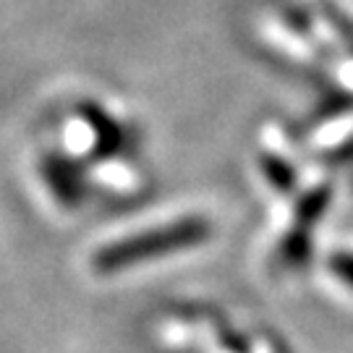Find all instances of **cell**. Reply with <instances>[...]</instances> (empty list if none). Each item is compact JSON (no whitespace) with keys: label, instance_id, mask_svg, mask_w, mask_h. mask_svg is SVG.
<instances>
[{"label":"cell","instance_id":"6da1fadb","mask_svg":"<svg viewBox=\"0 0 353 353\" xmlns=\"http://www.w3.org/2000/svg\"><path fill=\"white\" fill-rule=\"evenodd\" d=\"M210 236V225L202 217H181L176 223L152 228L147 233L139 236H128V239L113 241L108 246H102L94 254L92 265L100 275H113L118 270L141 265V262H152L168 254H176L181 249H189L202 243Z\"/></svg>","mask_w":353,"mask_h":353},{"label":"cell","instance_id":"7a4b0ae2","mask_svg":"<svg viewBox=\"0 0 353 353\" xmlns=\"http://www.w3.org/2000/svg\"><path fill=\"white\" fill-rule=\"evenodd\" d=\"M42 176L50 186L52 196L65 207H74L84 199V178L81 168L63 154H48L42 160Z\"/></svg>","mask_w":353,"mask_h":353},{"label":"cell","instance_id":"3957f363","mask_svg":"<svg viewBox=\"0 0 353 353\" xmlns=\"http://www.w3.org/2000/svg\"><path fill=\"white\" fill-rule=\"evenodd\" d=\"M79 115L87 121L89 131L94 134V152L97 154L108 157V154L121 150V144L126 141V137H123L121 126L105 110H100L94 102H84V108H79Z\"/></svg>","mask_w":353,"mask_h":353},{"label":"cell","instance_id":"277c9868","mask_svg":"<svg viewBox=\"0 0 353 353\" xmlns=\"http://www.w3.org/2000/svg\"><path fill=\"white\" fill-rule=\"evenodd\" d=\"M330 270L335 272V278L353 288V254H335L330 259Z\"/></svg>","mask_w":353,"mask_h":353}]
</instances>
